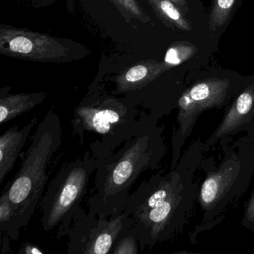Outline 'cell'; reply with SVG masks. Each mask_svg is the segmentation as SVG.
<instances>
[{
	"mask_svg": "<svg viewBox=\"0 0 254 254\" xmlns=\"http://www.w3.org/2000/svg\"><path fill=\"white\" fill-rule=\"evenodd\" d=\"M237 2L238 0H212L208 22L209 30L216 31L229 21Z\"/></svg>",
	"mask_w": 254,
	"mask_h": 254,
	"instance_id": "cell-17",
	"label": "cell"
},
{
	"mask_svg": "<svg viewBox=\"0 0 254 254\" xmlns=\"http://www.w3.org/2000/svg\"><path fill=\"white\" fill-rule=\"evenodd\" d=\"M165 152L162 129L148 115L118 150L96 158L94 187L87 200L89 210L108 217L123 212L133 184L144 172L157 167Z\"/></svg>",
	"mask_w": 254,
	"mask_h": 254,
	"instance_id": "cell-2",
	"label": "cell"
},
{
	"mask_svg": "<svg viewBox=\"0 0 254 254\" xmlns=\"http://www.w3.org/2000/svg\"><path fill=\"white\" fill-rule=\"evenodd\" d=\"M72 43L27 29L0 28V53L16 59L55 63L71 62L78 59Z\"/></svg>",
	"mask_w": 254,
	"mask_h": 254,
	"instance_id": "cell-7",
	"label": "cell"
},
{
	"mask_svg": "<svg viewBox=\"0 0 254 254\" xmlns=\"http://www.w3.org/2000/svg\"><path fill=\"white\" fill-rule=\"evenodd\" d=\"M192 177L181 166L144 181L126 201L125 215L139 248L154 247L183 228L195 195Z\"/></svg>",
	"mask_w": 254,
	"mask_h": 254,
	"instance_id": "cell-1",
	"label": "cell"
},
{
	"mask_svg": "<svg viewBox=\"0 0 254 254\" xmlns=\"http://www.w3.org/2000/svg\"><path fill=\"white\" fill-rule=\"evenodd\" d=\"M148 116L146 113L139 114L137 108L126 99L108 94L93 95L84 99L74 111L72 129L81 143L86 132L99 136L90 148L96 158H101L132 137Z\"/></svg>",
	"mask_w": 254,
	"mask_h": 254,
	"instance_id": "cell-4",
	"label": "cell"
},
{
	"mask_svg": "<svg viewBox=\"0 0 254 254\" xmlns=\"http://www.w3.org/2000/svg\"><path fill=\"white\" fill-rule=\"evenodd\" d=\"M197 48L187 41H177L168 49L163 60L166 70L175 67L187 62L197 53Z\"/></svg>",
	"mask_w": 254,
	"mask_h": 254,
	"instance_id": "cell-16",
	"label": "cell"
},
{
	"mask_svg": "<svg viewBox=\"0 0 254 254\" xmlns=\"http://www.w3.org/2000/svg\"><path fill=\"white\" fill-rule=\"evenodd\" d=\"M30 140L18 173L4 190L14 206L20 229L29 224L39 206L48 182L47 168L62 145V122L53 108L39 123Z\"/></svg>",
	"mask_w": 254,
	"mask_h": 254,
	"instance_id": "cell-3",
	"label": "cell"
},
{
	"mask_svg": "<svg viewBox=\"0 0 254 254\" xmlns=\"http://www.w3.org/2000/svg\"><path fill=\"white\" fill-rule=\"evenodd\" d=\"M147 2L151 5L157 17L166 26L183 32H189L191 30L190 21L173 2L169 0H147Z\"/></svg>",
	"mask_w": 254,
	"mask_h": 254,
	"instance_id": "cell-14",
	"label": "cell"
},
{
	"mask_svg": "<svg viewBox=\"0 0 254 254\" xmlns=\"http://www.w3.org/2000/svg\"><path fill=\"white\" fill-rule=\"evenodd\" d=\"M169 1L175 4L184 14H187L188 12V4L186 0H169Z\"/></svg>",
	"mask_w": 254,
	"mask_h": 254,
	"instance_id": "cell-22",
	"label": "cell"
},
{
	"mask_svg": "<svg viewBox=\"0 0 254 254\" xmlns=\"http://www.w3.org/2000/svg\"><path fill=\"white\" fill-rule=\"evenodd\" d=\"M139 245L136 238L130 232L122 236L111 251L112 254H136Z\"/></svg>",
	"mask_w": 254,
	"mask_h": 254,
	"instance_id": "cell-19",
	"label": "cell"
},
{
	"mask_svg": "<svg viewBox=\"0 0 254 254\" xmlns=\"http://www.w3.org/2000/svg\"><path fill=\"white\" fill-rule=\"evenodd\" d=\"M19 254H44V252L38 248V247L32 245H26L22 247L20 251H19Z\"/></svg>",
	"mask_w": 254,
	"mask_h": 254,
	"instance_id": "cell-21",
	"label": "cell"
},
{
	"mask_svg": "<svg viewBox=\"0 0 254 254\" xmlns=\"http://www.w3.org/2000/svg\"><path fill=\"white\" fill-rule=\"evenodd\" d=\"M47 98L45 93L8 94L1 91L0 96V124L8 123L16 117L29 112Z\"/></svg>",
	"mask_w": 254,
	"mask_h": 254,
	"instance_id": "cell-13",
	"label": "cell"
},
{
	"mask_svg": "<svg viewBox=\"0 0 254 254\" xmlns=\"http://www.w3.org/2000/svg\"><path fill=\"white\" fill-rule=\"evenodd\" d=\"M111 2L119 8L125 17L136 19L142 23H147L151 21V17L144 11L136 0H111Z\"/></svg>",
	"mask_w": 254,
	"mask_h": 254,
	"instance_id": "cell-18",
	"label": "cell"
},
{
	"mask_svg": "<svg viewBox=\"0 0 254 254\" xmlns=\"http://www.w3.org/2000/svg\"><path fill=\"white\" fill-rule=\"evenodd\" d=\"M242 159L236 154L223 161L216 172H211L201 186L200 203L207 215H215L230 199L236 184L242 178Z\"/></svg>",
	"mask_w": 254,
	"mask_h": 254,
	"instance_id": "cell-9",
	"label": "cell"
},
{
	"mask_svg": "<svg viewBox=\"0 0 254 254\" xmlns=\"http://www.w3.org/2000/svg\"><path fill=\"white\" fill-rule=\"evenodd\" d=\"M38 118L34 117L23 127L15 126L4 132L0 137V182L14 167L17 157L24 147L31 132L38 124Z\"/></svg>",
	"mask_w": 254,
	"mask_h": 254,
	"instance_id": "cell-11",
	"label": "cell"
},
{
	"mask_svg": "<svg viewBox=\"0 0 254 254\" xmlns=\"http://www.w3.org/2000/svg\"><path fill=\"white\" fill-rule=\"evenodd\" d=\"M97 167V159L87 152L65 164L56 174L40 202L41 221L44 230L59 227L58 238L65 232L88 191L90 178Z\"/></svg>",
	"mask_w": 254,
	"mask_h": 254,
	"instance_id": "cell-5",
	"label": "cell"
},
{
	"mask_svg": "<svg viewBox=\"0 0 254 254\" xmlns=\"http://www.w3.org/2000/svg\"><path fill=\"white\" fill-rule=\"evenodd\" d=\"M130 232V221L122 212L111 217L86 212L82 207L69 223L67 236L69 254H111L117 241Z\"/></svg>",
	"mask_w": 254,
	"mask_h": 254,
	"instance_id": "cell-6",
	"label": "cell"
},
{
	"mask_svg": "<svg viewBox=\"0 0 254 254\" xmlns=\"http://www.w3.org/2000/svg\"><path fill=\"white\" fill-rule=\"evenodd\" d=\"M166 71L163 62L141 61L116 77L115 93L125 95L126 100L132 104L141 92Z\"/></svg>",
	"mask_w": 254,
	"mask_h": 254,
	"instance_id": "cell-10",
	"label": "cell"
},
{
	"mask_svg": "<svg viewBox=\"0 0 254 254\" xmlns=\"http://www.w3.org/2000/svg\"><path fill=\"white\" fill-rule=\"evenodd\" d=\"M243 218L244 224L254 231V189L245 209Z\"/></svg>",
	"mask_w": 254,
	"mask_h": 254,
	"instance_id": "cell-20",
	"label": "cell"
},
{
	"mask_svg": "<svg viewBox=\"0 0 254 254\" xmlns=\"http://www.w3.org/2000/svg\"><path fill=\"white\" fill-rule=\"evenodd\" d=\"M230 85L227 79L209 78L197 83L183 93L178 101L179 127L172 139V169L178 165L181 147L190 136L197 117L206 110L222 105Z\"/></svg>",
	"mask_w": 254,
	"mask_h": 254,
	"instance_id": "cell-8",
	"label": "cell"
},
{
	"mask_svg": "<svg viewBox=\"0 0 254 254\" xmlns=\"http://www.w3.org/2000/svg\"><path fill=\"white\" fill-rule=\"evenodd\" d=\"M0 230L12 241H17L20 236L15 211L5 190L0 197Z\"/></svg>",
	"mask_w": 254,
	"mask_h": 254,
	"instance_id": "cell-15",
	"label": "cell"
},
{
	"mask_svg": "<svg viewBox=\"0 0 254 254\" xmlns=\"http://www.w3.org/2000/svg\"><path fill=\"white\" fill-rule=\"evenodd\" d=\"M254 109V84L245 89L235 101L220 126L208 139L207 144L215 143L227 133L240 126Z\"/></svg>",
	"mask_w": 254,
	"mask_h": 254,
	"instance_id": "cell-12",
	"label": "cell"
}]
</instances>
